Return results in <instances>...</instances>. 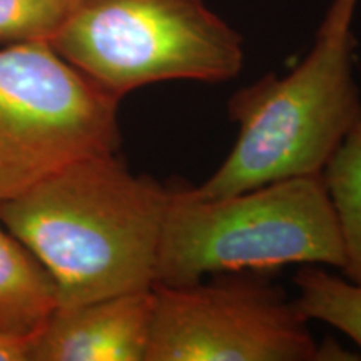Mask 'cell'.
Here are the masks:
<instances>
[{
  "label": "cell",
  "instance_id": "obj_11",
  "mask_svg": "<svg viewBox=\"0 0 361 361\" xmlns=\"http://www.w3.org/2000/svg\"><path fill=\"white\" fill-rule=\"evenodd\" d=\"M74 0H0V44L47 40L64 24Z\"/></svg>",
  "mask_w": 361,
  "mask_h": 361
},
{
  "label": "cell",
  "instance_id": "obj_7",
  "mask_svg": "<svg viewBox=\"0 0 361 361\" xmlns=\"http://www.w3.org/2000/svg\"><path fill=\"white\" fill-rule=\"evenodd\" d=\"M154 291L59 306L29 343L27 361H146Z\"/></svg>",
  "mask_w": 361,
  "mask_h": 361
},
{
  "label": "cell",
  "instance_id": "obj_2",
  "mask_svg": "<svg viewBox=\"0 0 361 361\" xmlns=\"http://www.w3.org/2000/svg\"><path fill=\"white\" fill-rule=\"evenodd\" d=\"M360 111L351 27L323 20L313 49L296 69L283 78L266 74L229 97L236 142L213 176L189 191L221 197L322 174Z\"/></svg>",
  "mask_w": 361,
  "mask_h": 361
},
{
  "label": "cell",
  "instance_id": "obj_4",
  "mask_svg": "<svg viewBox=\"0 0 361 361\" xmlns=\"http://www.w3.org/2000/svg\"><path fill=\"white\" fill-rule=\"evenodd\" d=\"M51 45L119 101L164 80L224 82L245 62L241 35L202 0H74Z\"/></svg>",
  "mask_w": 361,
  "mask_h": 361
},
{
  "label": "cell",
  "instance_id": "obj_12",
  "mask_svg": "<svg viewBox=\"0 0 361 361\" xmlns=\"http://www.w3.org/2000/svg\"><path fill=\"white\" fill-rule=\"evenodd\" d=\"M356 2L358 0H335L324 20L338 27H351Z\"/></svg>",
  "mask_w": 361,
  "mask_h": 361
},
{
  "label": "cell",
  "instance_id": "obj_9",
  "mask_svg": "<svg viewBox=\"0 0 361 361\" xmlns=\"http://www.w3.org/2000/svg\"><path fill=\"white\" fill-rule=\"evenodd\" d=\"M343 245V273L361 286V111L323 169Z\"/></svg>",
  "mask_w": 361,
  "mask_h": 361
},
{
  "label": "cell",
  "instance_id": "obj_13",
  "mask_svg": "<svg viewBox=\"0 0 361 361\" xmlns=\"http://www.w3.org/2000/svg\"><path fill=\"white\" fill-rule=\"evenodd\" d=\"M27 348H29V341L0 338V361H27Z\"/></svg>",
  "mask_w": 361,
  "mask_h": 361
},
{
  "label": "cell",
  "instance_id": "obj_10",
  "mask_svg": "<svg viewBox=\"0 0 361 361\" xmlns=\"http://www.w3.org/2000/svg\"><path fill=\"white\" fill-rule=\"evenodd\" d=\"M295 284L301 313L340 329L361 351V286L311 264L298 271Z\"/></svg>",
  "mask_w": 361,
  "mask_h": 361
},
{
  "label": "cell",
  "instance_id": "obj_3",
  "mask_svg": "<svg viewBox=\"0 0 361 361\" xmlns=\"http://www.w3.org/2000/svg\"><path fill=\"white\" fill-rule=\"evenodd\" d=\"M345 261L335 209L322 174L197 197L169 189L154 284L179 286L207 274Z\"/></svg>",
  "mask_w": 361,
  "mask_h": 361
},
{
  "label": "cell",
  "instance_id": "obj_1",
  "mask_svg": "<svg viewBox=\"0 0 361 361\" xmlns=\"http://www.w3.org/2000/svg\"><path fill=\"white\" fill-rule=\"evenodd\" d=\"M169 189L114 154L89 156L0 202V223L47 268L59 306L154 286Z\"/></svg>",
  "mask_w": 361,
  "mask_h": 361
},
{
  "label": "cell",
  "instance_id": "obj_8",
  "mask_svg": "<svg viewBox=\"0 0 361 361\" xmlns=\"http://www.w3.org/2000/svg\"><path fill=\"white\" fill-rule=\"evenodd\" d=\"M57 308L51 273L0 223V338L30 343Z\"/></svg>",
  "mask_w": 361,
  "mask_h": 361
},
{
  "label": "cell",
  "instance_id": "obj_6",
  "mask_svg": "<svg viewBox=\"0 0 361 361\" xmlns=\"http://www.w3.org/2000/svg\"><path fill=\"white\" fill-rule=\"evenodd\" d=\"M146 361H314L326 355L295 301L264 279L223 273L154 284Z\"/></svg>",
  "mask_w": 361,
  "mask_h": 361
},
{
  "label": "cell",
  "instance_id": "obj_5",
  "mask_svg": "<svg viewBox=\"0 0 361 361\" xmlns=\"http://www.w3.org/2000/svg\"><path fill=\"white\" fill-rule=\"evenodd\" d=\"M119 99L47 40L0 51V202L45 176L121 146Z\"/></svg>",
  "mask_w": 361,
  "mask_h": 361
}]
</instances>
